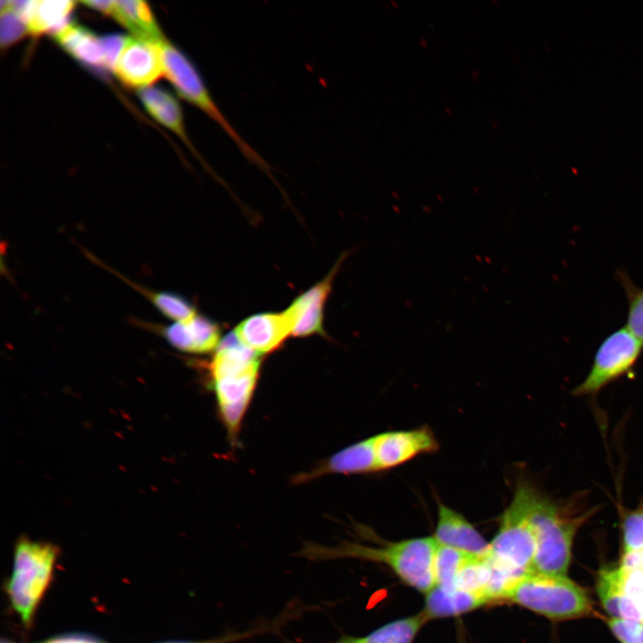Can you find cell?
I'll return each instance as SVG.
<instances>
[{
    "label": "cell",
    "instance_id": "obj_1",
    "mask_svg": "<svg viewBox=\"0 0 643 643\" xmlns=\"http://www.w3.org/2000/svg\"><path fill=\"white\" fill-rule=\"evenodd\" d=\"M521 496L536 539L531 572L566 576L574 536L596 508H586L579 498L558 502L525 480L514 489Z\"/></svg>",
    "mask_w": 643,
    "mask_h": 643
},
{
    "label": "cell",
    "instance_id": "obj_2",
    "mask_svg": "<svg viewBox=\"0 0 643 643\" xmlns=\"http://www.w3.org/2000/svg\"><path fill=\"white\" fill-rule=\"evenodd\" d=\"M433 537H419L379 547L344 542L336 547L306 544L300 555L313 560L357 558L388 565L406 585L427 594L435 586Z\"/></svg>",
    "mask_w": 643,
    "mask_h": 643
},
{
    "label": "cell",
    "instance_id": "obj_3",
    "mask_svg": "<svg viewBox=\"0 0 643 643\" xmlns=\"http://www.w3.org/2000/svg\"><path fill=\"white\" fill-rule=\"evenodd\" d=\"M260 356L230 334L221 341L210 363L218 409L231 440L238 438L257 386Z\"/></svg>",
    "mask_w": 643,
    "mask_h": 643
},
{
    "label": "cell",
    "instance_id": "obj_4",
    "mask_svg": "<svg viewBox=\"0 0 643 643\" xmlns=\"http://www.w3.org/2000/svg\"><path fill=\"white\" fill-rule=\"evenodd\" d=\"M164 76L179 95L201 110L230 138L245 158L272 177L271 165L237 131L211 96L198 71L174 45L163 40L157 45Z\"/></svg>",
    "mask_w": 643,
    "mask_h": 643
},
{
    "label": "cell",
    "instance_id": "obj_5",
    "mask_svg": "<svg viewBox=\"0 0 643 643\" xmlns=\"http://www.w3.org/2000/svg\"><path fill=\"white\" fill-rule=\"evenodd\" d=\"M501 602L518 605L555 621L584 617L592 611L585 589L566 576L534 572L514 582Z\"/></svg>",
    "mask_w": 643,
    "mask_h": 643
},
{
    "label": "cell",
    "instance_id": "obj_6",
    "mask_svg": "<svg viewBox=\"0 0 643 643\" xmlns=\"http://www.w3.org/2000/svg\"><path fill=\"white\" fill-rule=\"evenodd\" d=\"M536 539L520 494L514 489L489 542V560L514 582L531 572Z\"/></svg>",
    "mask_w": 643,
    "mask_h": 643
},
{
    "label": "cell",
    "instance_id": "obj_7",
    "mask_svg": "<svg viewBox=\"0 0 643 643\" xmlns=\"http://www.w3.org/2000/svg\"><path fill=\"white\" fill-rule=\"evenodd\" d=\"M57 554L51 544L21 539L15 548L14 568L8 593L23 622L29 623L45 589Z\"/></svg>",
    "mask_w": 643,
    "mask_h": 643
},
{
    "label": "cell",
    "instance_id": "obj_8",
    "mask_svg": "<svg viewBox=\"0 0 643 643\" xmlns=\"http://www.w3.org/2000/svg\"><path fill=\"white\" fill-rule=\"evenodd\" d=\"M642 349L643 344L626 327L614 331L599 346L588 375L572 394H597L630 371Z\"/></svg>",
    "mask_w": 643,
    "mask_h": 643
},
{
    "label": "cell",
    "instance_id": "obj_9",
    "mask_svg": "<svg viewBox=\"0 0 643 643\" xmlns=\"http://www.w3.org/2000/svg\"><path fill=\"white\" fill-rule=\"evenodd\" d=\"M379 472L402 465L422 454L434 453L438 442L426 426L385 431L373 436Z\"/></svg>",
    "mask_w": 643,
    "mask_h": 643
},
{
    "label": "cell",
    "instance_id": "obj_10",
    "mask_svg": "<svg viewBox=\"0 0 643 643\" xmlns=\"http://www.w3.org/2000/svg\"><path fill=\"white\" fill-rule=\"evenodd\" d=\"M113 72L128 87H151L164 75L157 45L129 37Z\"/></svg>",
    "mask_w": 643,
    "mask_h": 643
},
{
    "label": "cell",
    "instance_id": "obj_11",
    "mask_svg": "<svg viewBox=\"0 0 643 643\" xmlns=\"http://www.w3.org/2000/svg\"><path fill=\"white\" fill-rule=\"evenodd\" d=\"M291 333L292 325L286 310L248 316L233 332L242 345L260 355L277 350Z\"/></svg>",
    "mask_w": 643,
    "mask_h": 643
},
{
    "label": "cell",
    "instance_id": "obj_12",
    "mask_svg": "<svg viewBox=\"0 0 643 643\" xmlns=\"http://www.w3.org/2000/svg\"><path fill=\"white\" fill-rule=\"evenodd\" d=\"M341 261L342 258L321 281L299 295L286 309L292 325L291 336L323 334L324 306Z\"/></svg>",
    "mask_w": 643,
    "mask_h": 643
},
{
    "label": "cell",
    "instance_id": "obj_13",
    "mask_svg": "<svg viewBox=\"0 0 643 643\" xmlns=\"http://www.w3.org/2000/svg\"><path fill=\"white\" fill-rule=\"evenodd\" d=\"M433 538L438 545L452 547L468 555L483 557L489 551V542L460 513L438 503V518Z\"/></svg>",
    "mask_w": 643,
    "mask_h": 643
},
{
    "label": "cell",
    "instance_id": "obj_14",
    "mask_svg": "<svg viewBox=\"0 0 643 643\" xmlns=\"http://www.w3.org/2000/svg\"><path fill=\"white\" fill-rule=\"evenodd\" d=\"M161 335L174 348L195 355L214 351L221 343L220 326L202 314L173 322L161 329Z\"/></svg>",
    "mask_w": 643,
    "mask_h": 643
},
{
    "label": "cell",
    "instance_id": "obj_15",
    "mask_svg": "<svg viewBox=\"0 0 643 643\" xmlns=\"http://www.w3.org/2000/svg\"><path fill=\"white\" fill-rule=\"evenodd\" d=\"M379 472L373 436L337 452L307 473L299 474L298 483L327 474H363Z\"/></svg>",
    "mask_w": 643,
    "mask_h": 643
},
{
    "label": "cell",
    "instance_id": "obj_16",
    "mask_svg": "<svg viewBox=\"0 0 643 643\" xmlns=\"http://www.w3.org/2000/svg\"><path fill=\"white\" fill-rule=\"evenodd\" d=\"M138 95L150 115L175 133L204 168L216 180H221L191 142L185 128L183 113L178 100L169 92L154 87L138 89Z\"/></svg>",
    "mask_w": 643,
    "mask_h": 643
},
{
    "label": "cell",
    "instance_id": "obj_17",
    "mask_svg": "<svg viewBox=\"0 0 643 643\" xmlns=\"http://www.w3.org/2000/svg\"><path fill=\"white\" fill-rule=\"evenodd\" d=\"M73 1H9V5L26 21L29 33L39 35L63 29L75 6Z\"/></svg>",
    "mask_w": 643,
    "mask_h": 643
},
{
    "label": "cell",
    "instance_id": "obj_18",
    "mask_svg": "<svg viewBox=\"0 0 643 643\" xmlns=\"http://www.w3.org/2000/svg\"><path fill=\"white\" fill-rule=\"evenodd\" d=\"M489 600L482 594L457 588L445 589L434 586L426 594L422 614L428 620L460 615L480 608Z\"/></svg>",
    "mask_w": 643,
    "mask_h": 643
},
{
    "label": "cell",
    "instance_id": "obj_19",
    "mask_svg": "<svg viewBox=\"0 0 643 643\" xmlns=\"http://www.w3.org/2000/svg\"><path fill=\"white\" fill-rule=\"evenodd\" d=\"M56 43L80 63L105 68L100 38L76 23H69L54 34Z\"/></svg>",
    "mask_w": 643,
    "mask_h": 643
},
{
    "label": "cell",
    "instance_id": "obj_20",
    "mask_svg": "<svg viewBox=\"0 0 643 643\" xmlns=\"http://www.w3.org/2000/svg\"><path fill=\"white\" fill-rule=\"evenodd\" d=\"M110 16L131 31L134 38L155 45L166 39L146 2L139 0L114 1Z\"/></svg>",
    "mask_w": 643,
    "mask_h": 643
},
{
    "label": "cell",
    "instance_id": "obj_21",
    "mask_svg": "<svg viewBox=\"0 0 643 643\" xmlns=\"http://www.w3.org/2000/svg\"><path fill=\"white\" fill-rule=\"evenodd\" d=\"M597 591L603 607L610 615L643 623V603L630 598L620 591L616 568L599 572Z\"/></svg>",
    "mask_w": 643,
    "mask_h": 643
},
{
    "label": "cell",
    "instance_id": "obj_22",
    "mask_svg": "<svg viewBox=\"0 0 643 643\" xmlns=\"http://www.w3.org/2000/svg\"><path fill=\"white\" fill-rule=\"evenodd\" d=\"M427 619L422 613L390 622L363 637H345L335 643H413Z\"/></svg>",
    "mask_w": 643,
    "mask_h": 643
},
{
    "label": "cell",
    "instance_id": "obj_23",
    "mask_svg": "<svg viewBox=\"0 0 643 643\" xmlns=\"http://www.w3.org/2000/svg\"><path fill=\"white\" fill-rule=\"evenodd\" d=\"M472 557L473 555L457 549L438 545L434 557L435 586L454 588L457 574Z\"/></svg>",
    "mask_w": 643,
    "mask_h": 643
},
{
    "label": "cell",
    "instance_id": "obj_24",
    "mask_svg": "<svg viewBox=\"0 0 643 643\" xmlns=\"http://www.w3.org/2000/svg\"><path fill=\"white\" fill-rule=\"evenodd\" d=\"M134 286L152 302L163 315L173 322L185 321L197 314L193 304L180 294L146 290L139 286Z\"/></svg>",
    "mask_w": 643,
    "mask_h": 643
},
{
    "label": "cell",
    "instance_id": "obj_25",
    "mask_svg": "<svg viewBox=\"0 0 643 643\" xmlns=\"http://www.w3.org/2000/svg\"><path fill=\"white\" fill-rule=\"evenodd\" d=\"M628 301L626 328L643 344V288L637 287L623 271H618Z\"/></svg>",
    "mask_w": 643,
    "mask_h": 643
},
{
    "label": "cell",
    "instance_id": "obj_26",
    "mask_svg": "<svg viewBox=\"0 0 643 643\" xmlns=\"http://www.w3.org/2000/svg\"><path fill=\"white\" fill-rule=\"evenodd\" d=\"M30 34L29 27L22 17L13 10L8 1H1L0 42L2 48H6Z\"/></svg>",
    "mask_w": 643,
    "mask_h": 643
},
{
    "label": "cell",
    "instance_id": "obj_27",
    "mask_svg": "<svg viewBox=\"0 0 643 643\" xmlns=\"http://www.w3.org/2000/svg\"><path fill=\"white\" fill-rule=\"evenodd\" d=\"M622 542L624 554L643 549V497L634 510L622 514Z\"/></svg>",
    "mask_w": 643,
    "mask_h": 643
},
{
    "label": "cell",
    "instance_id": "obj_28",
    "mask_svg": "<svg viewBox=\"0 0 643 643\" xmlns=\"http://www.w3.org/2000/svg\"><path fill=\"white\" fill-rule=\"evenodd\" d=\"M620 591L626 597L643 603V568H616Z\"/></svg>",
    "mask_w": 643,
    "mask_h": 643
},
{
    "label": "cell",
    "instance_id": "obj_29",
    "mask_svg": "<svg viewBox=\"0 0 643 643\" xmlns=\"http://www.w3.org/2000/svg\"><path fill=\"white\" fill-rule=\"evenodd\" d=\"M607 624L622 643H643L642 622L612 617Z\"/></svg>",
    "mask_w": 643,
    "mask_h": 643
},
{
    "label": "cell",
    "instance_id": "obj_30",
    "mask_svg": "<svg viewBox=\"0 0 643 643\" xmlns=\"http://www.w3.org/2000/svg\"><path fill=\"white\" fill-rule=\"evenodd\" d=\"M129 37L122 35H107L100 38L104 54V67L114 71L118 59L127 43Z\"/></svg>",
    "mask_w": 643,
    "mask_h": 643
},
{
    "label": "cell",
    "instance_id": "obj_31",
    "mask_svg": "<svg viewBox=\"0 0 643 643\" xmlns=\"http://www.w3.org/2000/svg\"><path fill=\"white\" fill-rule=\"evenodd\" d=\"M257 630L252 631H246V632H235V633H229L227 635H223L217 638L208 639L205 640H198V641H177V642H167V643H230L234 641H238L239 639H242L244 638L249 637L255 633H256Z\"/></svg>",
    "mask_w": 643,
    "mask_h": 643
},
{
    "label": "cell",
    "instance_id": "obj_32",
    "mask_svg": "<svg viewBox=\"0 0 643 643\" xmlns=\"http://www.w3.org/2000/svg\"><path fill=\"white\" fill-rule=\"evenodd\" d=\"M81 3L88 7L93 8L110 16L114 1H83Z\"/></svg>",
    "mask_w": 643,
    "mask_h": 643
},
{
    "label": "cell",
    "instance_id": "obj_33",
    "mask_svg": "<svg viewBox=\"0 0 643 643\" xmlns=\"http://www.w3.org/2000/svg\"><path fill=\"white\" fill-rule=\"evenodd\" d=\"M640 555H641V567L643 568V549L640 550Z\"/></svg>",
    "mask_w": 643,
    "mask_h": 643
},
{
    "label": "cell",
    "instance_id": "obj_34",
    "mask_svg": "<svg viewBox=\"0 0 643 643\" xmlns=\"http://www.w3.org/2000/svg\"><path fill=\"white\" fill-rule=\"evenodd\" d=\"M2 643H6V642H2Z\"/></svg>",
    "mask_w": 643,
    "mask_h": 643
}]
</instances>
